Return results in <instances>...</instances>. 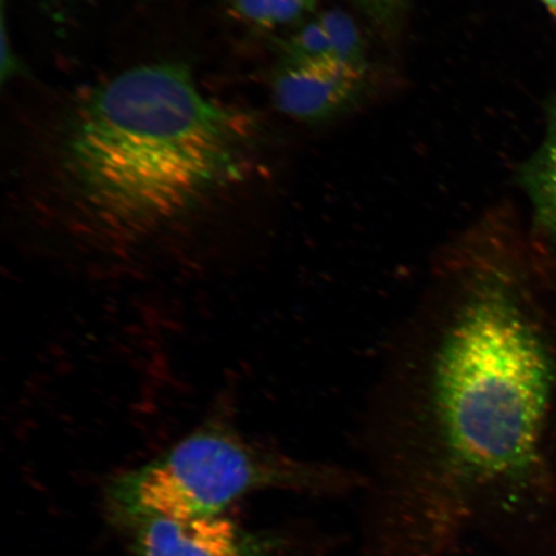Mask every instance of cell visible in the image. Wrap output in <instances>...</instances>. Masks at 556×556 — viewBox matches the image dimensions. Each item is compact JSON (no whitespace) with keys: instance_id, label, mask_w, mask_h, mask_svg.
<instances>
[{"instance_id":"obj_8","label":"cell","mask_w":556,"mask_h":556,"mask_svg":"<svg viewBox=\"0 0 556 556\" xmlns=\"http://www.w3.org/2000/svg\"><path fill=\"white\" fill-rule=\"evenodd\" d=\"M328 33L333 54L340 64L366 72L367 61L358 26L343 11H326L318 15Z\"/></svg>"},{"instance_id":"obj_5","label":"cell","mask_w":556,"mask_h":556,"mask_svg":"<svg viewBox=\"0 0 556 556\" xmlns=\"http://www.w3.org/2000/svg\"><path fill=\"white\" fill-rule=\"evenodd\" d=\"M366 72L332 60L282 58L270 90L275 106L299 122H321L340 113L361 93Z\"/></svg>"},{"instance_id":"obj_1","label":"cell","mask_w":556,"mask_h":556,"mask_svg":"<svg viewBox=\"0 0 556 556\" xmlns=\"http://www.w3.org/2000/svg\"><path fill=\"white\" fill-rule=\"evenodd\" d=\"M510 248L490 212L438 250L375 388L381 477L422 504H465L540 468L554 365Z\"/></svg>"},{"instance_id":"obj_3","label":"cell","mask_w":556,"mask_h":556,"mask_svg":"<svg viewBox=\"0 0 556 556\" xmlns=\"http://www.w3.org/2000/svg\"><path fill=\"white\" fill-rule=\"evenodd\" d=\"M361 483L363 477L344 469L250 441L218 414L163 454L114 477L106 504L116 523L127 527L148 518L220 516L256 491L336 492Z\"/></svg>"},{"instance_id":"obj_9","label":"cell","mask_w":556,"mask_h":556,"mask_svg":"<svg viewBox=\"0 0 556 556\" xmlns=\"http://www.w3.org/2000/svg\"><path fill=\"white\" fill-rule=\"evenodd\" d=\"M357 3L378 23H389L400 15L407 0H357Z\"/></svg>"},{"instance_id":"obj_4","label":"cell","mask_w":556,"mask_h":556,"mask_svg":"<svg viewBox=\"0 0 556 556\" xmlns=\"http://www.w3.org/2000/svg\"><path fill=\"white\" fill-rule=\"evenodd\" d=\"M125 530L131 556H283L280 539L247 530L220 516L148 518Z\"/></svg>"},{"instance_id":"obj_10","label":"cell","mask_w":556,"mask_h":556,"mask_svg":"<svg viewBox=\"0 0 556 556\" xmlns=\"http://www.w3.org/2000/svg\"><path fill=\"white\" fill-rule=\"evenodd\" d=\"M542 2H544L546 9L556 17V0H542Z\"/></svg>"},{"instance_id":"obj_6","label":"cell","mask_w":556,"mask_h":556,"mask_svg":"<svg viewBox=\"0 0 556 556\" xmlns=\"http://www.w3.org/2000/svg\"><path fill=\"white\" fill-rule=\"evenodd\" d=\"M538 225L556 238V102L548 113L546 137L521 172Z\"/></svg>"},{"instance_id":"obj_2","label":"cell","mask_w":556,"mask_h":556,"mask_svg":"<svg viewBox=\"0 0 556 556\" xmlns=\"http://www.w3.org/2000/svg\"><path fill=\"white\" fill-rule=\"evenodd\" d=\"M256 125L160 62L75 93L40 144L47 189L83 226L141 240L218 203L252 177Z\"/></svg>"},{"instance_id":"obj_7","label":"cell","mask_w":556,"mask_h":556,"mask_svg":"<svg viewBox=\"0 0 556 556\" xmlns=\"http://www.w3.org/2000/svg\"><path fill=\"white\" fill-rule=\"evenodd\" d=\"M318 0H227L232 15L256 29L274 30L301 23Z\"/></svg>"}]
</instances>
